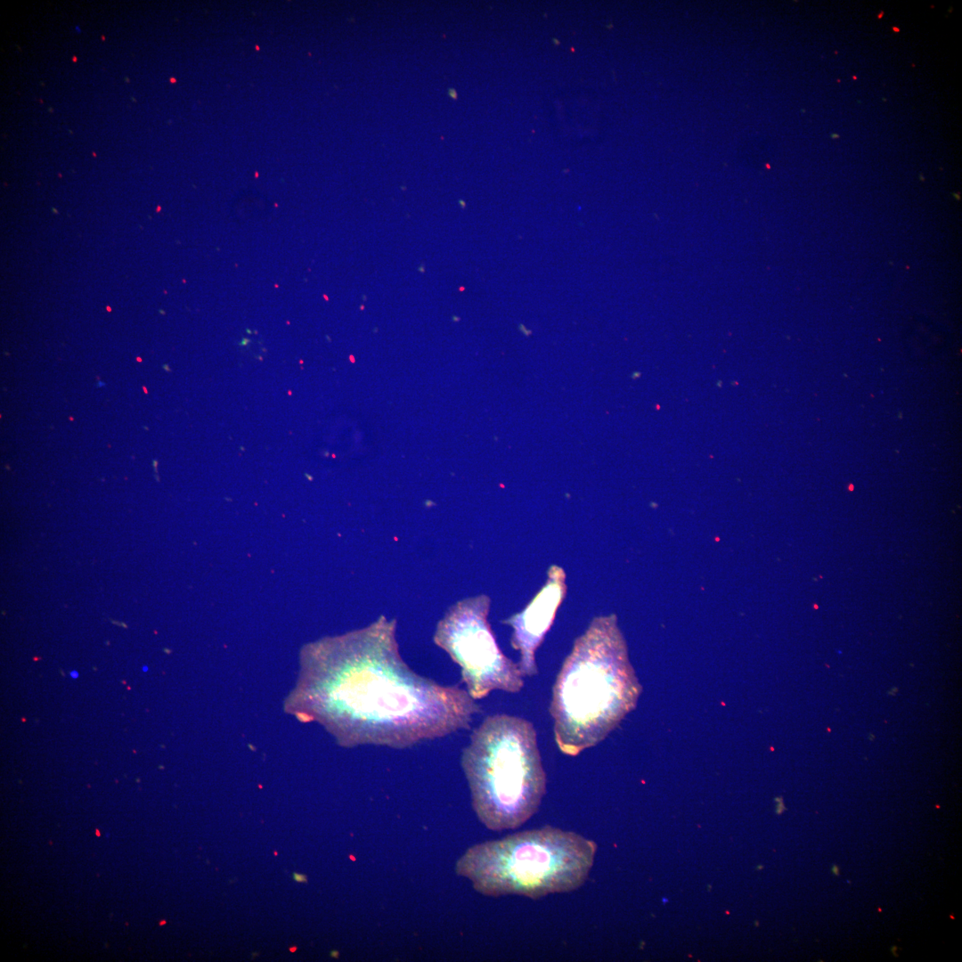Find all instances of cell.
<instances>
[{
	"label": "cell",
	"instance_id": "1",
	"mask_svg": "<svg viewBox=\"0 0 962 962\" xmlns=\"http://www.w3.org/2000/svg\"><path fill=\"white\" fill-rule=\"evenodd\" d=\"M396 622L380 616L307 650V714L342 746L404 749L469 730L481 712L466 689L421 676L403 660Z\"/></svg>",
	"mask_w": 962,
	"mask_h": 962
},
{
	"label": "cell",
	"instance_id": "2",
	"mask_svg": "<svg viewBox=\"0 0 962 962\" xmlns=\"http://www.w3.org/2000/svg\"><path fill=\"white\" fill-rule=\"evenodd\" d=\"M640 692L615 617H595L552 689L549 711L558 749L575 756L602 741L635 707Z\"/></svg>",
	"mask_w": 962,
	"mask_h": 962
},
{
	"label": "cell",
	"instance_id": "3",
	"mask_svg": "<svg viewBox=\"0 0 962 962\" xmlns=\"http://www.w3.org/2000/svg\"><path fill=\"white\" fill-rule=\"evenodd\" d=\"M472 807L489 829H514L538 810L546 774L532 722L493 714L473 730L461 753Z\"/></svg>",
	"mask_w": 962,
	"mask_h": 962
},
{
	"label": "cell",
	"instance_id": "4",
	"mask_svg": "<svg viewBox=\"0 0 962 962\" xmlns=\"http://www.w3.org/2000/svg\"><path fill=\"white\" fill-rule=\"evenodd\" d=\"M597 847L575 832L545 826L469 847L455 871L484 895L539 899L581 887Z\"/></svg>",
	"mask_w": 962,
	"mask_h": 962
},
{
	"label": "cell",
	"instance_id": "5",
	"mask_svg": "<svg viewBox=\"0 0 962 962\" xmlns=\"http://www.w3.org/2000/svg\"><path fill=\"white\" fill-rule=\"evenodd\" d=\"M490 599H465L438 622L433 640L460 665L461 681L473 699L494 689L517 693L524 686L518 664L500 649L487 621Z\"/></svg>",
	"mask_w": 962,
	"mask_h": 962
},
{
	"label": "cell",
	"instance_id": "6",
	"mask_svg": "<svg viewBox=\"0 0 962 962\" xmlns=\"http://www.w3.org/2000/svg\"><path fill=\"white\" fill-rule=\"evenodd\" d=\"M566 590L563 569L552 566L548 571V580L540 592L522 612L504 621L513 629L510 642L511 646L520 652L518 665L523 676H533L538 672L535 651L554 621Z\"/></svg>",
	"mask_w": 962,
	"mask_h": 962
},
{
	"label": "cell",
	"instance_id": "7",
	"mask_svg": "<svg viewBox=\"0 0 962 962\" xmlns=\"http://www.w3.org/2000/svg\"><path fill=\"white\" fill-rule=\"evenodd\" d=\"M293 878H294V880H295V881H297V882H304V881H306V880H305V879H306V877H305V876H304L303 875H300V874H298V873H294V874H293Z\"/></svg>",
	"mask_w": 962,
	"mask_h": 962
},
{
	"label": "cell",
	"instance_id": "8",
	"mask_svg": "<svg viewBox=\"0 0 962 962\" xmlns=\"http://www.w3.org/2000/svg\"><path fill=\"white\" fill-rule=\"evenodd\" d=\"M831 871H832V873H833L834 875H836V876H839V872H840V871H839V867H838L837 865L834 864V865L832 866V868H831Z\"/></svg>",
	"mask_w": 962,
	"mask_h": 962
},
{
	"label": "cell",
	"instance_id": "9",
	"mask_svg": "<svg viewBox=\"0 0 962 962\" xmlns=\"http://www.w3.org/2000/svg\"><path fill=\"white\" fill-rule=\"evenodd\" d=\"M70 676H71V677H72L73 679H77V678L78 677V673H77V671H72V672H70Z\"/></svg>",
	"mask_w": 962,
	"mask_h": 962
},
{
	"label": "cell",
	"instance_id": "10",
	"mask_svg": "<svg viewBox=\"0 0 962 962\" xmlns=\"http://www.w3.org/2000/svg\"><path fill=\"white\" fill-rule=\"evenodd\" d=\"M896 950H897V947L896 946H892V948H891L892 953L893 955H895V957H898V955L896 954Z\"/></svg>",
	"mask_w": 962,
	"mask_h": 962
}]
</instances>
